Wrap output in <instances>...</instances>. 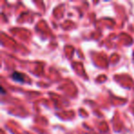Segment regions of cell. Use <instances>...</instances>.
Returning <instances> with one entry per match:
<instances>
[{
    "mask_svg": "<svg viewBox=\"0 0 134 134\" xmlns=\"http://www.w3.org/2000/svg\"><path fill=\"white\" fill-rule=\"evenodd\" d=\"M1 90H2V94H5V90L3 89V87H1Z\"/></svg>",
    "mask_w": 134,
    "mask_h": 134,
    "instance_id": "2",
    "label": "cell"
},
{
    "mask_svg": "<svg viewBox=\"0 0 134 134\" xmlns=\"http://www.w3.org/2000/svg\"><path fill=\"white\" fill-rule=\"evenodd\" d=\"M12 79L15 80L16 82H19V83H23L24 82V78H25V75H22V74L19 73V72H14L11 75Z\"/></svg>",
    "mask_w": 134,
    "mask_h": 134,
    "instance_id": "1",
    "label": "cell"
}]
</instances>
